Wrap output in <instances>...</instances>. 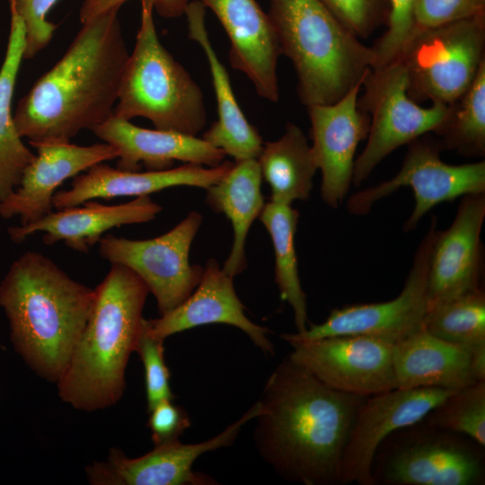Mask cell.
I'll use <instances>...</instances> for the list:
<instances>
[{
	"instance_id": "obj_1",
	"label": "cell",
	"mask_w": 485,
	"mask_h": 485,
	"mask_svg": "<svg viewBox=\"0 0 485 485\" xmlns=\"http://www.w3.org/2000/svg\"><path fill=\"white\" fill-rule=\"evenodd\" d=\"M366 397L331 388L287 357L260 400L263 411L254 429L260 455L287 480L340 484L343 451Z\"/></svg>"
},
{
	"instance_id": "obj_2",
	"label": "cell",
	"mask_w": 485,
	"mask_h": 485,
	"mask_svg": "<svg viewBox=\"0 0 485 485\" xmlns=\"http://www.w3.org/2000/svg\"><path fill=\"white\" fill-rule=\"evenodd\" d=\"M118 13L83 22L63 57L20 100L13 120L29 144L70 142L113 115L129 57Z\"/></svg>"
},
{
	"instance_id": "obj_3",
	"label": "cell",
	"mask_w": 485,
	"mask_h": 485,
	"mask_svg": "<svg viewBox=\"0 0 485 485\" xmlns=\"http://www.w3.org/2000/svg\"><path fill=\"white\" fill-rule=\"evenodd\" d=\"M94 289L49 258L29 251L0 282V305L16 351L40 376L57 382L91 313Z\"/></svg>"
},
{
	"instance_id": "obj_4",
	"label": "cell",
	"mask_w": 485,
	"mask_h": 485,
	"mask_svg": "<svg viewBox=\"0 0 485 485\" xmlns=\"http://www.w3.org/2000/svg\"><path fill=\"white\" fill-rule=\"evenodd\" d=\"M94 292L87 322L57 382L61 400L86 411L109 408L122 397L149 290L132 270L111 264Z\"/></svg>"
},
{
	"instance_id": "obj_5",
	"label": "cell",
	"mask_w": 485,
	"mask_h": 485,
	"mask_svg": "<svg viewBox=\"0 0 485 485\" xmlns=\"http://www.w3.org/2000/svg\"><path fill=\"white\" fill-rule=\"evenodd\" d=\"M269 16L281 53L292 62L306 107L332 104L362 84L374 52L321 0H269Z\"/></svg>"
},
{
	"instance_id": "obj_6",
	"label": "cell",
	"mask_w": 485,
	"mask_h": 485,
	"mask_svg": "<svg viewBox=\"0 0 485 485\" xmlns=\"http://www.w3.org/2000/svg\"><path fill=\"white\" fill-rule=\"evenodd\" d=\"M140 2V25L113 115L127 120L142 117L156 129L197 136L207 123L202 91L161 43L153 2Z\"/></svg>"
},
{
	"instance_id": "obj_7",
	"label": "cell",
	"mask_w": 485,
	"mask_h": 485,
	"mask_svg": "<svg viewBox=\"0 0 485 485\" xmlns=\"http://www.w3.org/2000/svg\"><path fill=\"white\" fill-rule=\"evenodd\" d=\"M420 421L379 445L372 463L375 484L478 485L485 466L480 445Z\"/></svg>"
},
{
	"instance_id": "obj_8",
	"label": "cell",
	"mask_w": 485,
	"mask_h": 485,
	"mask_svg": "<svg viewBox=\"0 0 485 485\" xmlns=\"http://www.w3.org/2000/svg\"><path fill=\"white\" fill-rule=\"evenodd\" d=\"M417 103L455 101L485 62V15L416 31L398 56Z\"/></svg>"
},
{
	"instance_id": "obj_9",
	"label": "cell",
	"mask_w": 485,
	"mask_h": 485,
	"mask_svg": "<svg viewBox=\"0 0 485 485\" xmlns=\"http://www.w3.org/2000/svg\"><path fill=\"white\" fill-rule=\"evenodd\" d=\"M359 107L370 117L367 142L356 158L352 185L358 187L391 153L429 133L444 123L448 105L432 102L425 108L407 93L406 69L400 58L371 68L362 83Z\"/></svg>"
},
{
	"instance_id": "obj_10",
	"label": "cell",
	"mask_w": 485,
	"mask_h": 485,
	"mask_svg": "<svg viewBox=\"0 0 485 485\" xmlns=\"http://www.w3.org/2000/svg\"><path fill=\"white\" fill-rule=\"evenodd\" d=\"M439 140L426 134L409 144L399 172L390 180L360 190L347 202L351 215L367 214L380 199L402 187L414 194V208L403 225L413 231L420 219L436 205L468 194L485 192V161L449 164L441 159Z\"/></svg>"
},
{
	"instance_id": "obj_11",
	"label": "cell",
	"mask_w": 485,
	"mask_h": 485,
	"mask_svg": "<svg viewBox=\"0 0 485 485\" xmlns=\"http://www.w3.org/2000/svg\"><path fill=\"white\" fill-rule=\"evenodd\" d=\"M202 223L190 212L167 233L147 240L106 234L99 243L101 257L136 273L155 297L160 315L181 304L199 283L203 268L190 264L191 243Z\"/></svg>"
},
{
	"instance_id": "obj_12",
	"label": "cell",
	"mask_w": 485,
	"mask_h": 485,
	"mask_svg": "<svg viewBox=\"0 0 485 485\" xmlns=\"http://www.w3.org/2000/svg\"><path fill=\"white\" fill-rule=\"evenodd\" d=\"M436 225L437 220L433 216L398 296L385 302L333 309L323 322L311 323L303 332L285 333L281 338L310 340L335 335H366L395 345L423 329L428 309V255Z\"/></svg>"
},
{
	"instance_id": "obj_13",
	"label": "cell",
	"mask_w": 485,
	"mask_h": 485,
	"mask_svg": "<svg viewBox=\"0 0 485 485\" xmlns=\"http://www.w3.org/2000/svg\"><path fill=\"white\" fill-rule=\"evenodd\" d=\"M288 357L331 388L371 396L396 388L393 345L366 335L287 340Z\"/></svg>"
},
{
	"instance_id": "obj_14",
	"label": "cell",
	"mask_w": 485,
	"mask_h": 485,
	"mask_svg": "<svg viewBox=\"0 0 485 485\" xmlns=\"http://www.w3.org/2000/svg\"><path fill=\"white\" fill-rule=\"evenodd\" d=\"M255 402L239 419L214 437L197 444L180 440L154 445L147 454L128 457L120 449L111 448L105 461L86 467L88 481L93 485H213L210 476L194 472V462L201 454L232 445L242 428L262 412Z\"/></svg>"
},
{
	"instance_id": "obj_15",
	"label": "cell",
	"mask_w": 485,
	"mask_h": 485,
	"mask_svg": "<svg viewBox=\"0 0 485 485\" xmlns=\"http://www.w3.org/2000/svg\"><path fill=\"white\" fill-rule=\"evenodd\" d=\"M454 392L442 388H394L367 396L343 451L339 483L374 485L372 463L384 440L397 430L423 420Z\"/></svg>"
},
{
	"instance_id": "obj_16",
	"label": "cell",
	"mask_w": 485,
	"mask_h": 485,
	"mask_svg": "<svg viewBox=\"0 0 485 485\" xmlns=\"http://www.w3.org/2000/svg\"><path fill=\"white\" fill-rule=\"evenodd\" d=\"M485 192L462 197L446 230L435 227L428 263V309L481 287Z\"/></svg>"
},
{
	"instance_id": "obj_17",
	"label": "cell",
	"mask_w": 485,
	"mask_h": 485,
	"mask_svg": "<svg viewBox=\"0 0 485 485\" xmlns=\"http://www.w3.org/2000/svg\"><path fill=\"white\" fill-rule=\"evenodd\" d=\"M362 84L332 104L307 107L312 148L322 172L321 196L339 207L352 185L355 154L366 139L370 117L358 105Z\"/></svg>"
},
{
	"instance_id": "obj_18",
	"label": "cell",
	"mask_w": 485,
	"mask_h": 485,
	"mask_svg": "<svg viewBox=\"0 0 485 485\" xmlns=\"http://www.w3.org/2000/svg\"><path fill=\"white\" fill-rule=\"evenodd\" d=\"M30 145L37 154L25 168L18 187L0 201V216H19L21 225L34 223L53 211V197L65 181L119 156L116 148L106 142L91 146L70 142Z\"/></svg>"
},
{
	"instance_id": "obj_19",
	"label": "cell",
	"mask_w": 485,
	"mask_h": 485,
	"mask_svg": "<svg viewBox=\"0 0 485 485\" xmlns=\"http://www.w3.org/2000/svg\"><path fill=\"white\" fill-rule=\"evenodd\" d=\"M198 1L209 8L224 27L231 43V66L251 80L260 97L277 102V66L282 53L269 13L256 0Z\"/></svg>"
},
{
	"instance_id": "obj_20",
	"label": "cell",
	"mask_w": 485,
	"mask_h": 485,
	"mask_svg": "<svg viewBox=\"0 0 485 485\" xmlns=\"http://www.w3.org/2000/svg\"><path fill=\"white\" fill-rule=\"evenodd\" d=\"M233 279L216 260H209L193 292L181 304L159 318H144L145 331L150 336L164 340L172 334L198 326L227 324L245 332L265 354H273L274 345L268 337L269 330L254 323L246 316Z\"/></svg>"
},
{
	"instance_id": "obj_21",
	"label": "cell",
	"mask_w": 485,
	"mask_h": 485,
	"mask_svg": "<svg viewBox=\"0 0 485 485\" xmlns=\"http://www.w3.org/2000/svg\"><path fill=\"white\" fill-rule=\"evenodd\" d=\"M234 163L224 161L216 167L184 163L160 171L132 172L101 163L74 177L71 188L53 197L56 209L80 205L87 200L123 196H149L167 188L190 186L208 189L219 181Z\"/></svg>"
},
{
	"instance_id": "obj_22",
	"label": "cell",
	"mask_w": 485,
	"mask_h": 485,
	"mask_svg": "<svg viewBox=\"0 0 485 485\" xmlns=\"http://www.w3.org/2000/svg\"><path fill=\"white\" fill-rule=\"evenodd\" d=\"M92 132L119 153L117 168L148 171L172 168L175 161L216 167L224 161L225 153L197 136L174 131L147 129L130 120L110 116Z\"/></svg>"
},
{
	"instance_id": "obj_23",
	"label": "cell",
	"mask_w": 485,
	"mask_h": 485,
	"mask_svg": "<svg viewBox=\"0 0 485 485\" xmlns=\"http://www.w3.org/2000/svg\"><path fill=\"white\" fill-rule=\"evenodd\" d=\"M162 207L149 196L119 205H104L94 199L80 205L57 209L34 223L11 226L10 238L21 242L37 232H42L46 245L60 241L70 249L88 252L109 230L124 225L147 223L155 218Z\"/></svg>"
},
{
	"instance_id": "obj_24",
	"label": "cell",
	"mask_w": 485,
	"mask_h": 485,
	"mask_svg": "<svg viewBox=\"0 0 485 485\" xmlns=\"http://www.w3.org/2000/svg\"><path fill=\"white\" fill-rule=\"evenodd\" d=\"M184 14L190 39L200 46L207 60L217 104V120L202 138L235 162L258 159L264 142L240 108L229 74L213 48L206 28V7L198 0H190Z\"/></svg>"
},
{
	"instance_id": "obj_25",
	"label": "cell",
	"mask_w": 485,
	"mask_h": 485,
	"mask_svg": "<svg viewBox=\"0 0 485 485\" xmlns=\"http://www.w3.org/2000/svg\"><path fill=\"white\" fill-rule=\"evenodd\" d=\"M396 388L460 390L476 382L472 350L424 329L393 345Z\"/></svg>"
},
{
	"instance_id": "obj_26",
	"label": "cell",
	"mask_w": 485,
	"mask_h": 485,
	"mask_svg": "<svg viewBox=\"0 0 485 485\" xmlns=\"http://www.w3.org/2000/svg\"><path fill=\"white\" fill-rule=\"evenodd\" d=\"M261 181L258 159H250L234 162L219 181L207 189V204L216 213L224 214L233 225V246L222 267L232 278L244 271L247 266L246 237L265 206Z\"/></svg>"
},
{
	"instance_id": "obj_27",
	"label": "cell",
	"mask_w": 485,
	"mask_h": 485,
	"mask_svg": "<svg viewBox=\"0 0 485 485\" xmlns=\"http://www.w3.org/2000/svg\"><path fill=\"white\" fill-rule=\"evenodd\" d=\"M10 13V31L0 68V201L18 187L35 155L22 142L12 113L14 86L24 54L25 29L22 18L13 10Z\"/></svg>"
},
{
	"instance_id": "obj_28",
	"label": "cell",
	"mask_w": 485,
	"mask_h": 485,
	"mask_svg": "<svg viewBox=\"0 0 485 485\" xmlns=\"http://www.w3.org/2000/svg\"><path fill=\"white\" fill-rule=\"evenodd\" d=\"M258 161L262 179L270 188V201L292 205L308 199L318 165L297 125L288 122L278 139L265 142Z\"/></svg>"
},
{
	"instance_id": "obj_29",
	"label": "cell",
	"mask_w": 485,
	"mask_h": 485,
	"mask_svg": "<svg viewBox=\"0 0 485 485\" xmlns=\"http://www.w3.org/2000/svg\"><path fill=\"white\" fill-rule=\"evenodd\" d=\"M260 219L268 230L275 252V280L281 299L292 308L296 332H303L309 323L306 295L298 275L295 237L299 212L292 205L269 201Z\"/></svg>"
},
{
	"instance_id": "obj_30",
	"label": "cell",
	"mask_w": 485,
	"mask_h": 485,
	"mask_svg": "<svg viewBox=\"0 0 485 485\" xmlns=\"http://www.w3.org/2000/svg\"><path fill=\"white\" fill-rule=\"evenodd\" d=\"M435 134L443 148L465 157H484L485 62L468 89L448 105L447 116Z\"/></svg>"
},
{
	"instance_id": "obj_31",
	"label": "cell",
	"mask_w": 485,
	"mask_h": 485,
	"mask_svg": "<svg viewBox=\"0 0 485 485\" xmlns=\"http://www.w3.org/2000/svg\"><path fill=\"white\" fill-rule=\"evenodd\" d=\"M423 329L473 350L485 347V292L481 287L427 311Z\"/></svg>"
},
{
	"instance_id": "obj_32",
	"label": "cell",
	"mask_w": 485,
	"mask_h": 485,
	"mask_svg": "<svg viewBox=\"0 0 485 485\" xmlns=\"http://www.w3.org/2000/svg\"><path fill=\"white\" fill-rule=\"evenodd\" d=\"M421 421L464 436L484 447L485 381L455 391Z\"/></svg>"
},
{
	"instance_id": "obj_33",
	"label": "cell",
	"mask_w": 485,
	"mask_h": 485,
	"mask_svg": "<svg viewBox=\"0 0 485 485\" xmlns=\"http://www.w3.org/2000/svg\"><path fill=\"white\" fill-rule=\"evenodd\" d=\"M387 30L372 48L373 68H378L398 57L414 33L415 0H388Z\"/></svg>"
},
{
	"instance_id": "obj_34",
	"label": "cell",
	"mask_w": 485,
	"mask_h": 485,
	"mask_svg": "<svg viewBox=\"0 0 485 485\" xmlns=\"http://www.w3.org/2000/svg\"><path fill=\"white\" fill-rule=\"evenodd\" d=\"M162 340L150 336L143 322L136 350L144 365L147 411L163 400H174L170 386V371L164 360V347Z\"/></svg>"
},
{
	"instance_id": "obj_35",
	"label": "cell",
	"mask_w": 485,
	"mask_h": 485,
	"mask_svg": "<svg viewBox=\"0 0 485 485\" xmlns=\"http://www.w3.org/2000/svg\"><path fill=\"white\" fill-rule=\"evenodd\" d=\"M336 19L357 38H368L387 22L388 0H321Z\"/></svg>"
},
{
	"instance_id": "obj_36",
	"label": "cell",
	"mask_w": 485,
	"mask_h": 485,
	"mask_svg": "<svg viewBox=\"0 0 485 485\" xmlns=\"http://www.w3.org/2000/svg\"><path fill=\"white\" fill-rule=\"evenodd\" d=\"M58 0H9L10 10L22 20L25 29L24 59H31L50 42L57 25L48 15Z\"/></svg>"
},
{
	"instance_id": "obj_37",
	"label": "cell",
	"mask_w": 485,
	"mask_h": 485,
	"mask_svg": "<svg viewBox=\"0 0 485 485\" xmlns=\"http://www.w3.org/2000/svg\"><path fill=\"white\" fill-rule=\"evenodd\" d=\"M479 15H485V0H415L414 33Z\"/></svg>"
},
{
	"instance_id": "obj_38",
	"label": "cell",
	"mask_w": 485,
	"mask_h": 485,
	"mask_svg": "<svg viewBox=\"0 0 485 485\" xmlns=\"http://www.w3.org/2000/svg\"><path fill=\"white\" fill-rule=\"evenodd\" d=\"M173 400H163L148 410L147 427L154 445L179 440L190 426L189 416Z\"/></svg>"
},
{
	"instance_id": "obj_39",
	"label": "cell",
	"mask_w": 485,
	"mask_h": 485,
	"mask_svg": "<svg viewBox=\"0 0 485 485\" xmlns=\"http://www.w3.org/2000/svg\"><path fill=\"white\" fill-rule=\"evenodd\" d=\"M128 0H83L79 12L81 22L110 11H119ZM154 9L163 18H177L184 14L190 0H151Z\"/></svg>"
}]
</instances>
